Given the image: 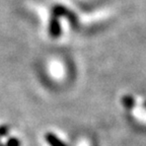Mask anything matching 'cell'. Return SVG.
<instances>
[{
	"instance_id": "1",
	"label": "cell",
	"mask_w": 146,
	"mask_h": 146,
	"mask_svg": "<svg viewBox=\"0 0 146 146\" xmlns=\"http://www.w3.org/2000/svg\"><path fill=\"white\" fill-rule=\"evenodd\" d=\"M46 139H47V141L52 146H66V145H64V144L58 139L57 137H55L53 134H47L46 135Z\"/></svg>"
},
{
	"instance_id": "2",
	"label": "cell",
	"mask_w": 146,
	"mask_h": 146,
	"mask_svg": "<svg viewBox=\"0 0 146 146\" xmlns=\"http://www.w3.org/2000/svg\"><path fill=\"white\" fill-rule=\"evenodd\" d=\"M50 33L53 36H58L60 35V27L58 21H52L51 23V27H50Z\"/></svg>"
}]
</instances>
